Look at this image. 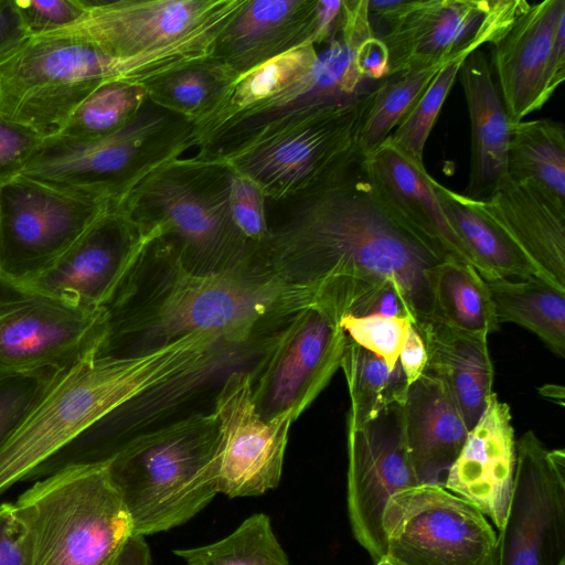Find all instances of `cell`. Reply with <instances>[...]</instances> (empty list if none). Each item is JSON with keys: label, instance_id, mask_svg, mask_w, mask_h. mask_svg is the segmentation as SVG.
Segmentation results:
<instances>
[{"label": "cell", "instance_id": "74e56055", "mask_svg": "<svg viewBox=\"0 0 565 565\" xmlns=\"http://www.w3.org/2000/svg\"><path fill=\"white\" fill-rule=\"evenodd\" d=\"M185 565H289L264 513H255L226 537L200 547L174 550Z\"/></svg>", "mask_w": 565, "mask_h": 565}, {"label": "cell", "instance_id": "ac0fdd59", "mask_svg": "<svg viewBox=\"0 0 565 565\" xmlns=\"http://www.w3.org/2000/svg\"><path fill=\"white\" fill-rule=\"evenodd\" d=\"M418 484L402 404L392 403L366 423L348 426V514L355 540L374 563L386 555L382 518L390 498Z\"/></svg>", "mask_w": 565, "mask_h": 565}, {"label": "cell", "instance_id": "cb8c5ba5", "mask_svg": "<svg viewBox=\"0 0 565 565\" xmlns=\"http://www.w3.org/2000/svg\"><path fill=\"white\" fill-rule=\"evenodd\" d=\"M480 202L535 266L541 278L565 290V207L533 184L509 175L488 200Z\"/></svg>", "mask_w": 565, "mask_h": 565}, {"label": "cell", "instance_id": "ba28073f", "mask_svg": "<svg viewBox=\"0 0 565 565\" xmlns=\"http://www.w3.org/2000/svg\"><path fill=\"white\" fill-rule=\"evenodd\" d=\"M14 504L30 565H113L134 535L106 463L40 479Z\"/></svg>", "mask_w": 565, "mask_h": 565}, {"label": "cell", "instance_id": "9c48e42d", "mask_svg": "<svg viewBox=\"0 0 565 565\" xmlns=\"http://www.w3.org/2000/svg\"><path fill=\"white\" fill-rule=\"evenodd\" d=\"M375 35L367 0H343L342 20L322 44L316 63L274 97L233 116L196 147V158L220 160L330 106L358 100L381 82L366 79L356 65L359 47Z\"/></svg>", "mask_w": 565, "mask_h": 565}, {"label": "cell", "instance_id": "e575fe53", "mask_svg": "<svg viewBox=\"0 0 565 565\" xmlns=\"http://www.w3.org/2000/svg\"><path fill=\"white\" fill-rule=\"evenodd\" d=\"M349 390L348 426H359L392 403L403 405L408 384L401 367L391 369L381 358L348 338L341 366Z\"/></svg>", "mask_w": 565, "mask_h": 565}, {"label": "cell", "instance_id": "4dcf8cb0", "mask_svg": "<svg viewBox=\"0 0 565 565\" xmlns=\"http://www.w3.org/2000/svg\"><path fill=\"white\" fill-rule=\"evenodd\" d=\"M486 281L499 323L522 326L565 356V290L536 277Z\"/></svg>", "mask_w": 565, "mask_h": 565}, {"label": "cell", "instance_id": "f546056e", "mask_svg": "<svg viewBox=\"0 0 565 565\" xmlns=\"http://www.w3.org/2000/svg\"><path fill=\"white\" fill-rule=\"evenodd\" d=\"M507 174L529 182L565 207V128L551 118L511 125Z\"/></svg>", "mask_w": 565, "mask_h": 565}, {"label": "cell", "instance_id": "2e32d148", "mask_svg": "<svg viewBox=\"0 0 565 565\" xmlns=\"http://www.w3.org/2000/svg\"><path fill=\"white\" fill-rule=\"evenodd\" d=\"M499 565H565V452L529 430L516 441L508 513L499 530Z\"/></svg>", "mask_w": 565, "mask_h": 565}, {"label": "cell", "instance_id": "ab89813d", "mask_svg": "<svg viewBox=\"0 0 565 565\" xmlns=\"http://www.w3.org/2000/svg\"><path fill=\"white\" fill-rule=\"evenodd\" d=\"M411 322L407 318L381 315L343 316L340 319V326L349 339L381 358L391 369L399 363L401 348Z\"/></svg>", "mask_w": 565, "mask_h": 565}, {"label": "cell", "instance_id": "bcb514c9", "mask_svg": "<svg viewBox=\"0 0 565 565\" xmlns=\"http://www.w3.org/2000/svg\"><path fill=\"white\" fill-rule=\"evenodd\" d=\"M30 38L15 0H0V63Z\"/></svg>", "mask_w": 565, "mask_h": 565}, {"label": "cell", "instance_id": "f907efd6", "mask_svg": "<svg viewBox=\"0 0 565 565\" xmlns=\"http://www.w3.org/2000/svg\"><path fill=\"white\" fill-rule=\"evenodd\" d=\"M559 387L561 386L557 385H545L542 388H540V394L563 405L564 390L557 392Z\"/></svg>", "mask_w": 565, "mask_h": 565}, {"label": "cell", "instance_id": "4316f807", "mask_svg": "<svg viewBox=\"0 0 565 565\" xmlns=\"http://www.w3.org/2000/svg\"><path fill=\"white\" fill-rule=\"evenodd\" d=\"M367 157L379 188L397 214L447 257L475 268L471 256L441 210L433 186L434 178L424 162L401 150L390 137Z\"/></svg>", "mask_w": 565, "mask_h": 565}, {"label": "cell", "instance_id": "30bf717a", "mask_svg": "<svg viewBox=\"0 0 565 565\" xmlns=\"http://www.w3.org/2000/svg\"><path fill=\"white\" fill-rule=\"evenodd\" d=\"M108 328L106 308L74 306L0 271V377L64 371L98 354Z\"/></svg>", "mask_w": 565, "mask_h": 565}, {"label": "cell", "instance_id": "44dd1931", "mask_svg": "<svg viewBox=\"0 0 565 565\" xmlns=\"http://www.w3.org/2000/svg\"><path fill=\"white\" fill-rule=\"evenodd\" d=\"M218 425L217 492L228 498L255 497L275 489L281 478L292 419H264L256 409L247 371H234L214 403Z\"/></svg>", "mask_w": 565, "mask_h": 565}, {"label": "cell", "instance_id": "83f0119b", "mask_svg": "<svg viewBox=\"0 0 565 565\" xmlns=\"http://www.w3.org/2000/svg\"><path fill=\"white\" fill-rule=\"evenodd\" d=\"M416 329L427 352L426 370L445 383L470 430L493 393L494 372L487 339L460 332L436 319Z\"/></svg>", "mask_w": 565, "mask_h": 565}, {"label": "cell", "instance_id": "52a82bcc", "mask_svg": "<svg viewBox=\"0 0 565 565\" xmlns=\"http://www.w3.org/2000/svg\"><path fill=\"white\" fill-rule=\"evenodd\" d=\"M191 148L193 124L148 98L126 126L107 137L43 139L21 175L115 207L149 173Z\"/></svg>", "mask_w": 565, "mask_h": 565}, {"label": "cell", "instance_id": "ee69618b", "mask_svg": "<svg viewBox=\"0 0 565 565\" xmlns=\"http://www.w3.org/2000/svg\"><path fill=\"white\" fill-rule=\"evenodd\" d=\"M42 141L28 127L0 114V188L22 174Z\"/></svg>", "mask_w": 565, "mask_h": 565}, {"label": "cell", "instance_id": "6da1fadb", "mask_svg": "<svg viewBox=\"0 0 565 565\" xmlns=\"http://www.w3.org/2000/svg\"><path fill=\"white\" fill-rule=\"evenodd\" d=\"M268 235L256 260L306 288L339 320L374 290L404 294L415 328L435 319L433 282L447 257L392 207L369 157L355 151L323 182L266 201Z\"/></svg>", "mask_w": 565, "mask_h": 565}, {"label": "cell", "instance_id": "f6af8a7d", "mask_svg": "<svg viewBox=\"0 0 565 565\" xmlns=\"http://www.w3.org/2000/svg\"><path fill=\"white\" fill-rule=\"evenodd\" d=\"M0 565H30V547L13 503L0 504Z\"/></svg>", "mask_w": 565, "mask_h": 565}, {"label": "cell", "instance_id": "ffe728a7", "mask_svg": "<svg viewBox=\"0 0 565 565\" xmlns=\"http://www.w3.org/2000/svg\"><path fill=\"white\" fill-rule=\"evenodd\" d=\"M490 46L499 94L516 124L541 109L565 79V0L530 4Z\"/></svg>", "mask_w": 565, "mask_h": 565}, {"label": "cell", "instance_id": "603a6c76", "mask_svg": "<svg viewBox=\"0 0 565 565\" xmlns=\"http://www.w3.org/2000/svg\"><path fill=\"white\" fill-rule=\"evenodd\" d=\"M318 0H247L218 35L212 57L241 76L307 43L317 30Z\"/></svg>", "mask_w": 565, "mask_h": 565}, {"label": "cell", "instance_id": "816d5d0a", "mask_svg": "<svg viewBox=\"0 0 565 565\" xmlns=\"http://www.w3.org/2000/svg\"><path fill=\"white\" fill-rule=\"evenodd\" d=\"M374 565H405L388 555L383 556L380 561L375 562Z\"/></svg>", "mask_w": 565, "mask_h": 565}, {"label": "cell", "instance_id": "7c38bea8", "mask_svg": "<svg viewBox=\"0 0 565 565\" xmlns=\"http://www.w3.org/2000/svg\"><path fill=\"white\" fill-rule=\"evenodd\" d=\"M273 331L248 372L252 396L264 419L287 415L295 422L340 369L348 337L320 305L291 313Z\"/></svg>", "mask_w": 565, "mask_h": 565}, {"label": "cell", "instance_id": "d6986e66", "mask_svg": "<svg viewBox=\"0 0 565 565\" xmlns=\"http://www.w3.org/2000/svg\"><path fill=\"white\" fill-rule=\"evenodd\" d=\"M247 0H84L85 14L62 30L111 57L168 46L204 28L228 22Z\"/></svg>", "mask_w": 565, "mask_h": 565}, {"label": "cell", "instance_id": "e0dca14e", "mask_svg": "<svg viewBox=\"0 0 565 565\" xmlns=\"http://www.w3.org/2000/svg\"><path fill=\"white\" fill-rule=\"evenodd\" d=\"M158 237L111 207L28 285L74 306L106 308L135 282Z\"/></svg>", "mask_w": 565, "mask_h": 565}, {"label": "cell", "instance_id": "5bb4252c", "mask_svg": "<svg viewBox=\"0 0 565 565\" xmlns=\"http://www.w3.org/2000/svg\"><path fill=\"white\" fill-rule=\"evenodd\" d=\"M111 207L15 178L0 188V271L30 282Z\"/></svg>", "mask_w": 565, "mask_h": 565}, {"label": "cell", "instance_id": "d590c367", "mask_svg": "<svg viewBox=\"0 0 565 565\" xmlns=\"http://www.w3.org/2000/svg\"><path fill=\"white\" fill-rule=\"evenodd\" d=\"M147 99V89L142 85L105 82L76 107L56 137L88 141L113 135L138 114Z\"/></svg>", "mask_w": 565, "mask_h": 565}, {"label": "cell", "instance_id": "7a4b0ae2", "mask_svg": "<svg viewBox=\"0 0 565 565\" xmlns=\"http://www.w3.org/2000/svg\"><path fill=\"white\" fill-rule=\"evenodd\" d=\"M227 350L210 333H191L125 355L90 354L54 375L0 447V495L114 411L142 394L217 369Z\"/></svg>", "mask_w": 565, "mask_h": 565}, {"label": "cell", "instance_id": "836d02e7", "mask_svg": "<svg viewBox=\"0 0 565 565\" xmlns=\"http://www.w3.org/2000/svg\"><path fill=\"white\" fill-rule=\"evenodd\" d=\"M212 56L161 76L145 87L148 98L195 124L212 114L237 79Z\"/></svg>", "mask_w": 565, "mask_h": 565}, {"label": "cell", "instance_id": "f1b7e54d", "mask_svg": "<svg viewBox=\"0 0 565 565\" xmlns=\"http://www.w3.org/2000/svg\"><path fill=\"white\" fill-rule=\"evenodd\" d=\"M433 186L447 221L484 280L511 277L542 279L535 266L488 215L480 201L459 194L435 179Z\"/></svg>", "mask_w": 565, "mask_h": 565}, {"label": "cell", "instance_id": "4fadbf2b", "mask_svg": "<svg viewBox=\"0 0 565 565\" xmlns=\"http://www.w3.org/2000/svg\"><path fill=\"white\" fill-rule=\"evenodd\" d=\"M382 527L386 555L405 565H499L498 535L487 518L440 484L393 494Z\"/></svg>", "mask_w": 565, "mask_h": 565}, {"label": "cell", "instance_id": "5b68a950", "mask_svg": "<svg viewBox=\"0 0 565 565\" xmlns=\"http://www.w3.org/2000/svg\"><path fill=\"white\" fill-rule=\"evenodd\" d=\"M218 425L196 413L126 439L105 462L129 514L134 535L179 526L215 497Z\"/></svg>", "mask_w": 565, "mask_h": 565}, {"label": "cell", "instance_id": "f35d334b", "mask_svg": "<svg viewBox=\"0 0 565 565\" xmlns=\"http://www.w3.org/2000/svg\"><path fill=\"white\" fill-rule=\"evenodd\" d=\"M468 55L459 54L441 66L390 136L395 146L420 162H424L427 138L458 76L460 65Z\"/></svg>", "mask_w": 565, "mask_h": 565}, {"label": "cell", "instance_id": "3957f363", "mask_svg": "<svg viewBox=\"0 0 565 565\" xmlns=\"http://www.w3.org/2000/svg\"><path fill=\"white\" fill-rule=\"evenodd\" d=\"M163 276L135 308L107 310V354L137 335L151 349L191 333H210L245 348L260 331L313 305L312 294L271 274L257 260L227 270H188L172 246L159 238Z\"/></svg>", "mask_w": 565, "mask_h": 565}, {"label": "cell", "instance_id": "8fae6325", "mask_svg": "<svg viewBox=\"0 0 565 565\" xmlns=\"http://www.w3.org/2000/svg\"><path fill=\"white\" fill-rule=\"evenodd\" d=\"M374 89L358 100L323 108L216 161L252 180L268 200L303 193L328 179L359 147Z\"/></svg>", "mask_w": 565, "mask_h": 565}, {"label": "cell", "instance_id": "7dc6e473", "mask_svg": "<svg viewBox=\"0 0 565 565\" xmlns=\"http://www.w3.org/2000/svg\"><path fill=\"white\" fill-rule=\"evenodd\" d=\"M398 362L408 386L417 381L426 370L427 352L418 330L411 322L401 348Z\"/></svg>", "mask_w": 565, "mask_h": 565}, {"label": "cell", "instance_id": "b9f144b4", "mask_svg": "<svg viewBox=\"0 0 565 565\" xmlns=\"http://www.w3.org/2000/svg\"><path fill=\"white\" fill-rule=\"evenodd\" d=\"M266 196L248 178L233 171L230 190V210L235 226L253 246L268 235Z\"/></svg>", "mask_w": 565, "mask_h": 565}, {"label": "cell", "instance_id": "484cf974", "mask_svg": "<svg viewBox=\"0 0 565 565\" xmlns=\"http://www.w3.org/2000/svg\"><path fill=\"white\" fill-rule=\"evenodd\" d=\"M462 85L471 126V157L463 195L488 200L507 174L511 121L486 53L478 49L461 63Z\"/></svg>", "mask_w": 565, "mask_h": 565}, {"label": "cell", "instance_id": "1f68e13d", "mask_svg": "<svg viewBox=\"0 0 565 565\" xmlns=\"http://www.w3.org/2000/svg\"><path fill=\"white\" fill-rule=\"evenodd\" d=\"M318 53V46L307 43L238 76L220 106L193 124L194 148L233 116L274 97L302 77L316 63Z\"/></svg>", "mask_w": 565, "mask_h": 565}, {"label": "cell", "instance_id": "7bdbcfd3", "mask_svg": "<svg viewBox=\"0 0 565 565\" xmlns=\"http://www.w3.org/2000/svg\"><path fill=\"white\" fill-rule=\"evenodd\" d=\"M30 36L60 31L76 23L86 12L84 0H15Z\"/></svg>", "mask_w": 565, "mask_h": 565}, {"label": "cell", "instance_id": "d4e9b609", "mask_svg": "<svg viewBox=\"0 0 565 565\" xmlns=\"http://www.w3.org/2000/svg\"><path fill=\"white\" fill-rule=\"evenodd\" d=\"M403 427L413 469L419 484H444L469 428L460 408L434 373L425 370L408 386L402 405Z\"/></svg>", "mask_w": 565, "mask_h": 565}, {"label": "cell", "instance_id": "277c9868", "mask_svg": "<svg viewBox=\"0 0 565 565\" xmlns=\"http://www.w3.org/2000/svg\"><path fill=\"white\" fill-rule=\"evenodd\" d=\"M207 26L159 50L111 57L84 38L60 30L31 36L0 63V114L43 139L56 137L100 84L152 81L212 55L218 36Z\"/></svg>", "mask_w": 565, "mask_h": 565}, {"label": "cell", "instance_id": "8992f818", "mask_svg": "<svg viewBox=\"0 0 565 565\" xmlns=\"http://www.w3.org/2000/svg\"><path fill=\"white\" fill-rule=\"evenodd\" d=\"M232 174L224 162L181 157L149 173L115 207L168 242L188 270H227L256 258L231 215Z\"/></svg>", "mask_w": 565, "mask_h": 565}, {"label": "cell", "instance_id": "d6a6232c", "mask_svg": "<svg viewBox=\"0 0 565 565\" xmlns=\"http://www.w3.org/2000/svg\"><path fill=\"white\" fill-rule=\"evenodd\" d=\"M435 319L470 335L488 339L499 329L487 281L469 264L441 262L433 282Z\"/></svg>", "mask_w": 565, "mask_h": 565}, {"label": "cell", "instance_id": "9a60e30c", "mask_svg": "<svg viewBox=\"0 0 565 565\" xmlns=\"http://www.w3.org/2000/svg\"><path fill=\"white\" fill-rule=\"evenodd\" d=\"M529 6L524 0H411L380 36L388 75L445 64L492 44Z\"/></svg>", "mask_w": 565, "mask_h": 565}, {"label": "cell", "instance_id": "7402d4cb", "mask_svg": "<svg viewBox=\"0 0 565 565\" xmlns=\"http://www.w3.org/2000/svg\"><path fill=\"white\" fill-rule=\"evenodd\" d=\"M515 468L516 441L510 407L492 393L443 487L472 504L500 530L508 513Z\"/></svg>", "mask_w": 565, "mask_h": 565}, {"label": "cell", "instance_id": "c3c4849f", "mask_svg": "<svg viewBox=\"0 0 565 565\" xmlns=\"http://www.w3.org/2000/svg\"><path fill=\"white\" fill-rule=\"evenodd\" d=\"M356 65L360 73L371 82L376 83L388 76V53L380 38L373 35L359 47Z\"/></svg>", "mask_w": 565, "mask_h": 565}, {"label": "cell", "instance_id": "60d3db41", "mask_svg": "<svg viewBox=\"0 0 565 565\" xmlns=\"http://www.w3.org/2000/svg\"><path fill=\"white\" fill-rule=\"evenodd\" d=\"M56 373L0 377V447L44 393Z\"/></svg>", "mask_w": 565, "mask_h": 565}, {"label": "cell", "instance_id": "681fc988", "mask_svg": "<svg viewBox=\"0 0 565 565\" xmlns=\"http://www.w3.org/2000/svg\"><path fill=\"white\" fill-rule=\"evenodd\" d=\"M113 565H151L150 548L145 536H130Z\"/></svg>", "mask_w": 565, "mask_h": 565}, {"label": "cell", "instance_id": "8d00e7d4", "mask_svg": "<svg viewBox=\"0 0 565 565\" xmlns=\"http://www.w3.org/2000/svg\"><path fill=\"white\" fill-rule=\"evenodd\" d=\"M443 65L405 70L377 84L359 137L364 154H371L393 134Z\"/></svg>", "mask_w": 565, "mask_h": 565}]
</instances>
